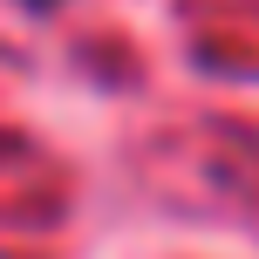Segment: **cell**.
<instances>
[{"label": "cell", "mask_w": 259, "mask_h": 259, "mask_svg": "<svg viewBox=\"0 0 259 259\" xmlns=\"http://www.w3.org/2000/svg\"><path fill=\"white\" fill-rule=\"evenodd\" d=\"M27 7H55V0H27Z\"/></svg>", "instance_id": "cell-1"}]
</instances>
